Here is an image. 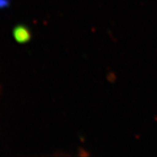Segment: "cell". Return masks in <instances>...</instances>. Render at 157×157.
I'll use <instances>...</instances> for the list:
<instances>
[{"instance_id": "cell-1", "label": "cell", "mask_w": 157, "mask_h": 157, "mask_svg": "<svg viewBox=\"0 0 157 157\" xmlns=\"http://www.w3.org/2000/svg\"><path fill=\"white\" fill-rule=\"evenodd\" d=\"M13 35L15 40L20 44H25L30 41L31 39V31L29 27L24 25H18L14 28Z\"/></svg>"}]
</instances>
